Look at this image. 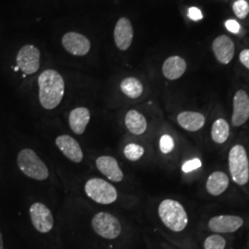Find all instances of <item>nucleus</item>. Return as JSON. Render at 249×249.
<instances>
[{"instance_id": "1", "label": "nucleus", "mask_w": 249, "mask_h": 249, "mask_svg": "<svg viewBox=\"0 0 249 249\" xmlns=\"http://www.w3.org/2000/svg\"><path fill=\"white\" fill-rule=\"evenodd\" d=\"M39 101L46 110L58 107L65 93V81L60 73L54 70H46L38 78Z\"/></svg>"}, {"instance_id": "2", "label": "nucleus", "mask_w": 249, "mask_h": 249, "mask_svg": "<svg viewBox=\"0 0 249 249\" xmlns=\"http://www.w3.org/2000/svg\"><path fill=\"white\" fill-rule=\"evenodd\" d=\"M161 223L169 230L179 232L185 230L188 224V216L184 206L178 200L163 199L158 208Z\"/></svg>"}, {"instance_id": "3", "label": "nucleus", "mask_w": 249, "mask_h": 249, "mask_svg": "<svg viewBox=\"0 0 249 249\" xmlns=\"http://www.w3.org/2000/svg\"><path fill=\"white\" fill-rule=\"evenodd\" d=\"M18 168L27 178L37 181H44L49 178V170L46 164L32 149H23L17 157Z\"/></svg>"}, {"instance_id": "4", "label": "nucleus", "mask_w": 249, "mask_h": 249, "mask_svg": "<svg viewBox=\"0 0 249 249\" xmlns=\"http://www.w3.org/2000/svg\"><path fill=\"white\" fill-rule=\"evenodd\" d=\"M229 170L232 181L238 186H245L249 181V161L244 146L234 145L229 152Z\"/></svg>"}, {"instance_id": "5", "label": "nucleus", "mask_w": 249, "mask_h": 249, "mask_svg": "<svg viewBox=\"0 0 249 249\" xmlns=\"http://www.w3.org/2000/svg\"><path fill=\"white\" fill-rule=\"evenodd\" d=\"M84 191L91 200L99 204L114 203L118 196L116 187L102 178L89 179L85 183Z\"/></svg>"}, {"instance_id": "6", "label": "nucleus", "mask_w": 249, "mask_h": 249, "mask_svg": "<svg viewBox=\"0 0 249 249\" xmlns=\"http://www.w3.org/2000/svg\"><path fill=\"white\" fill-rule=\"evenodd\" d=\"M91 227L100 237L107 240H115L122 232V225L115 215L102 212L91 219Z\"/></svg>"}, {"instance_id": "7", "label": "nucleus", "mask_w": 249, "mask_h": 249, "mask_svg": "<svg viewBox=\"0 0 249 249\" xmlns=\"http://www.w3.org/2000/svg\"><path fill=\"white\" fill-rule=\"evenodd\" d=\"M30 218L36 230L41 233L52 231L54 224L50 209L41 202H35L30 207Z\"/></svg>"}, {"instance_id": "8", "label": "nucleus", "mask_w": 249, "mask_h": 249, "mask_svg": "<svg viewBox=\"0 0 249 249\" xmlns=\"http://www.w3.org/2000/svg\"><path fill=\"white\" fill-rule=\"evenodd\" d=\"M40 50L33 45L22 46L17 54L18 68L26 75H32L40 68Z\"/></svg>"}, {"instance_id": "9", "label": "nucleus", "mask_w": 249, "mask_h": 249, "mask_svg": "<svg viewBox=\"0 0 249 249\" xmlns=\"http://www.w3.org/2000/svg\"><path fill=\"white\" fill-rule=\"evenodd\" d=\"M249 119V95L245 89H238L232 99L231 123L234 126L246 124Z\"/></svg>"}, {"instance_id": "10", "label": "nucleus", "mask_w": 249, "mask_h": 249, "mask_svg": "<svg viewBox=\"0 0 249 249\" xmlns=\"http://www.w3.org/2000/svg\"><path fill=\"white\" fill-rule=\"evenodd\" d=\"M244 220L235 215H219L213 217L208 223L211 231L216 233H231L239 230Z\"/></svg>"}, {"instance_id": "11", "label": "nucleus", "mask_w": 249, "mask_h": 249, "mask_svg": "<svg viewBox=\"0 0 249 249\" xmlns=\"http://www.w3.org/2000/svg\"><path fill=\"white\" fill-rule=\"evenodd\" d=\"M62 45L66 51L77 56L87 54L90 49L89 39L86 36L74 32L68 33L63 36Z\"/></svg>"}, {"instance_id": "12", "label": "nucleus", "mask_w": 249, "mask_h": 249, "mask_svg": "<svg viewBox=\"0 0 249 249\" xmlns=\"http://www.w3.org/2000/svg\"><path fill=\"white\" fill-rule=\"evenodd\" d=\"M55 145L63 154L75 163L83 160V151L79 142L70 135H60L55 139Z\"/></svg>"}, {"instance_id": "13", "label": "nucleus", "mask_w": 249, "mask_h": 249, "mask_svg": "<svg viewBox=\"0 0 249 249\" xmlns=\"http://www.w3.org/2000/svg\"><path fill=\"white\" fill-rule=\"evenodd\" d=\"M213 51L218 62L227 65L231 62L235 53V45L229 36H220L213 42Z\"/></svg>"}, {"instance_id": "14", "label": "nucleus", "mask_w": 249, "mask_h": 249, "mask_svg": "<svg viewBox=\"0 0 249 249\" xmlns=\"http://www.w3.org/2000/svg\"><path fill=\"white\" fill-rule=\"evenodd\" d=\"M134 37L133 27L127 18H120L114 30V40L116 46L121 51H126L132 44Z\"/></svg>"}, {"instance_id": "15", "label": "nucleus", "mask_w": 249, "mask_h": 249, "mask_svg": "<svg viewBox=\"0 0 249 249\" xmlns=\"http://www.w3.org/2000/svg\"><path fill=\"white\" fill-rule=\"evenodd\" d=\"M97 169L109 180L113 182H121L124 178V174L120 168L117 160L112 156H100L96 160Z\"/></svg>"}, {"instance_id": "16", "label": "nucleus", "mask_w": 249, "mask_h": 249, "mask_svg": "<svg viewBox=\"0 0 249 249\" xmlns=\"http://www.w3.org/2000/svg\"><path fill=\"white\" fill-rule=\"evenodd\" d=\"M186 71V60L178 55L170 56L162 65V74L167 80H178L185 74Z\"/></svg>"}, {"instance_id": "17", "label": "nucleus", "mask_w": 249, "mask_h": 249, "mask_svg": "<svg viewBox=\"0 0 249 249\" xmlns=\"http://www.w3.org/2000/svg\"><path fill=\"white\" fill-rule=\"evenodd\" d=\"M177 119L178 124L189 132L198 131L206 123V118L201 113L193 111L182 112L178 115Z\"/></svg>"}, {"instance_id": "18", "label": "nucleus", "mask_w": 249, "mask_h": 249, "mask_svg": "<svg viewBox=\"0 0 249 249\" xmlns=\"http://www.w3.org/2000/svg\"><path fill=\"white\" fill-rule=\"evenodd\" d=\"M90 119V112L86 107H77L73 109L69 116V124L72 131L81 135L86 130Z\"/></svg>"}, {"instance_id": "19", "label": "nucleus", "mask_w": 249, "mask_h": 249, "mask_svg": "<svg viewBox=\"0 0 249 249\" xmlns=\"http://www.w3.org/2000/svg\"><path fill=\"white\" fill-rule=\"evenodd\" d=\"M229 178L222 171H215L207 179L206 189L212 196H220L229 187Z\"/></svg>"}, {"instance_id": "20", "label": "nucleus", "mask_w": 249, "mask_h": 249, "mask_svg": "<svg viewBox=\"0 0 249 249\" xmlns=\"http://www.w3.org/2000/svg\"><path fill=\"white\" fill-rule=\"evenodd\" d=\"M126 129L134 135H142L146 132L148 122L146 117L137 110H129L124 116Z\"/></svg>"}, {"instance_id": "21", "label": "nucleus", "mask_w": 249, "mask_h": 249, "mask_svg": "<svg viewBox=\"0 0 249 249\" xmlns=\"http://www.w3.org/2000/svg\"><path fill=\"white\" fill-rule=\"evenodd\" d=\"M120 89L126 97L137 99L142 95L144 87L142 82L139 79L128 77L121 81Z\"/></svg>"}, {"instance_id": "22", "label": "nucleus", "mask_w": 249, "mask_h": 249, "mask_svg": "<svg viewBox=\"0 0 249 249\" xmlns=\"http://www.w3.org/2000/svg\"><path fill=\"white\" fill-rule=\"evenodd\" d=\"M229 135L230 126L228 122L223 118H219L215 120L211 131V136L214 142L223 144L229 139Z\"/></svg>"}, {"instance_id": "23", "label": "nucleus", "mask_w": 249, "mask_h": 249, "mask_svg": "<svg viewBox=\"0 0 249 249\" xmlns=\"http://www.w3.org/2000/svg\"><path fill=\"white\" fill-rule=\"evenodd\" d=\"M144 148L140 144L129 143L124 149V155L127 160L131 161H137L142 158L144 155Z\"/></svg>"}, {"instance_id": "24", "label": "nucleus", "mask_w": 249, "mask_h": 249, "mask_svg": "<svg viewBox=\"0 0 249 249\" xmlns=\"http://www.w3.org/2000/svg\"><path fill=\"white\" fill-rule=\"evenodd\" d=\"M226 240L220 233L208 236L204 241V249H225Z\"/></svg>"}, {"instance_id": "25", "label": "nucleus", "mask_w": 249, "mask_h": 249, "mask_svg": "<svg viewBox=\"0 0 249 249\" xmlns=\"http://www.w3.org/2000/svg\"><path fill=\"white\" fill-rule=\"evenodd\" d=\"M232 11L238 18L244 19L249 14V3L247 0H236L232 4Z\"/></svg>"}, {"instance_id": "26", "label": "nucleus", "mask_w": 249, "mask_h": 249, "mask_svg": "<svg viewBox=\"0 0 249 249\" xmlns=\"http://www.w3.org/2000/svg\"><path fill=\"white\" fill-rule=\"evenodd\" d=\"M175 149V142L172 136L168 134H164L160 137V150L163 154H168L174 151Z\"/></svg>"}, {"instance_id": "27", "label": "nucleus", "mask_w": 249, "mask_h": 249, "mask_svg": "<svg viewBox=\"0 0 249 249\" xmlns=\"http://www.w3.org/2000/svg\"><path fill=\"white\" fill-rule=\"evenodd\" d=\"M201 165H202L201 160L195 158V159H193V160H187V162L182 166V170H183L185 173H189V172H191V171H194V170L200 168Z\"/></svg>"}, {"instance_id": "28", "label": "nucleus", "mask_w": 249, "mask_h": 249, "mask_svg": "<svg viewBox=\"0 0 249 249\" xmlns=\"http://www.w3.org/2000/svg\"><path fill=\"white\" fill-rule=\"evenodd\" d=\"M225 27L226 29L231 33V34H239L241 30V25L238 21H236L235 19H228L225 21Z\"/></svg>"}, {"instance_id": "29", "label": "nucleus", "mask_w": 249, "mask_h": 249, "mask_svg": "<svg viewBox=\"0 0 249 249\" xmlns=\"http://www.w3.org/2000/svg\"><path fill=\"white\" fill-rule=\"evenodd\" d=\"M187 16H188V18L194 21H198L203 18V14H202L201 10L197 9L196 7H191L188 9Z\"/></svg>"}, {"instance_id": "30", "label": "nucleus", "mask_w": 249, "mask_h": 249, "mask_svg": "<svg viewBox=\"0 0 249 249\" xmlns=\"http://www.w3.org/2000/svg\"><path fill=\"white\" fill-rule=\"evenodd\" d=\"M239 60L241 64L249 70V49H244L239 53Z\"/></svg>"}, {"instance_id": "31", "label": "nucleus", "mask_w": 249, "mask_h": 249, "mask_svg": "<svg viewBox=\"0 0 249 249\" xmlns=\"http://www.w3.org/2000/svg\"><path fill=\"white\" fill-rule=\"evenodd\" d=\"M0 249H4V241H3V235L0 231Z\"/></svg>"}]
</instances>
